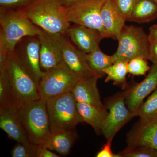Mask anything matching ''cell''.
Listing matches in <instances>:
<instances>
[{
	"mask_svg": "<svg viewBox=\"0 0 157 157\" xmlns=\"http://www.w3.org/2000/svg\"><path fill=\"white\" fill-rule=\"evenodd\" d=\"M42 31L31 22L21 9L0 11V66L13 54L23 38L39 36Z\"/></svg>",
	"mask_w": 157,
	"mask_h": 157,
	"instance_id": "1",
	"label": "cell"
},
{
	"mask_svg": "<svg viewBox=\"0 0 157 157\" xmlns=\"http://www.w3.org/2000/svg\"><path fill=\"white\" fill-rule=\"evenodd\" d=\"M35 25L53 36H66L70 26L67 8L59 0H36L21 9Z\"/></svg>",
	"mask_w": 157,
	"mask_h": 157,
	"instance_id": "2",
	"label": "cell"
},
{
	"mask_svg": "<svg viewBox=\"0 0 157 157\" xmlns=\"http://www.w3.org/2000/svg\"><path fill=\"white\" fill-rule=\"evenodd\" d=\"M17 108L29 140L42 145L51 133L46 101L40 99Z\"/></svg>",
	"mask_w": 157,
	"mask_h": 157,
	"instance_id": "3",
	"label": "cell"
},
{
	"mask_svg": "<svg viewBox=\"0 0 157 157\" xmlns=\"http://www.w3.org/2000/svg\"><path fill=\"white\" fill-rule=\"evenodd\" d=\"M46 101L51 133L75 129L83 122L77 109V102L72 93Z\"/></svg>",
	"mask_w": 157,
	"mask_h": 157,
	"instance_id": "4",
	"label": "cell"
},
{
	"mask_svg": "<svg viewBox=\"0 0 157 157\" xmlns=\"http://www.w3.org/2000/svg\"><path fill=\"white\" fill-rule=\"evenodd\" d=\"M0 67H5L7 71L11 86L13 106L18 108L40 99L39 86L21 67L13 55Z\"/></svg>",
	"mask_w": 157,
	"mask_h": 157,
	"instance_id": "5",
	"label": "cell"
},
{
	"mask_svg": "<svg viewBox=\"0 0 157 157\" xmlns=\"http://www.w3.org/2000/svg\"><path fill=\"white\" fill-rule=\"evenodd\" d=\"M117 41V50L112 55L114 63L118 61L128 63L139 57L148 60L150 43L148 35L142 28L125 25Z\"/></svg>",
	"mask_w": 157,
	"mask_h": 157,
	"instance_id": "6",
	"label": "cell"
},
{
	"mask_svg": "<svg viewBox=\"0 0 157 157\" xmlns=\"http://www.w3.org/2000/svg\"><path fill=\"white\" fill-rule=\"evenodd\" d=\"M81 78L63 61L56 67L44 72L39 85L40 99L46 101L58 96L72 93Z\"/></svg>",
	"mask_w": 157,
	"mask_h": 157,
	"instance_id": "7",
	"label": "cell"
},
{
	"mask_svg": "<svg viewBox=\"0 0 157 157\" xmlns=\"http://www.w3.org/2000/svg\"><path fill=\"white\" fill-rule=\"evenodd\" d=\"M106 0H81L67 8L70 23L99 31L104 38H109L102 22L101 11Z\"/></svg>",
	"mask_w": 157,
	"mask_h": 157,
	"instance_id": "8",
	"label": "cell"
},
{
	"mask_svg": "<svg viewBox=\"0 0 157 157\" xmlns=\"http://www.w3.org/2000/svg\"><path fill=\"white\" fill-rule=\"evenodd\" d=\"M127 90L118 93L107 99L105 107L108 113L102 128V134L105 138L113 139L120 129L133 117L137 113L131 111L125 103Z\"/></svg>",
	"mask_w": 157,
	"mask_h": 157,
	"instance_id": "9",
	"label": "cell"
},
{
	"mask_svg": "<svg viewBox=\"0 0 157 157\" xmlns=\"http://www.w3.org/2000/svg\"><path fill=\"white\" fill-rule=\"evenodd\" d=\"M40 41L38 36L23 38L14 48L13 56L39 86L44 72L40 64Z\"/></svg>",
	"mask_w": 157,
	"mask_h": 157,
	"instance_id": "10",
	"label": "cell"
},
{
	"mask_svg": "<svg viewBox=\"0 0 157 157\" xmlns=\"http://www.w3.org/2000/svg\"><path fill=\"white\" fill-rule=\"evenodd\" d=\"M61 50L63 60L74 73L80 77L95 76L89 65L86 54L82 52L66 36H54Z\"/></svg>",
	"mask_w": 157,
	"mask_h": 157,
	"instance_id": "11",
	"label": "cell"
},
{
	"mask_svg": "<svg viewBox=\"0 0 157 157\" xmlns=\"http://www.w3.org/2000/svg\"><path fill=\"white\" fill-rule=\"evenodd\" d=\"M127 148L147 146L157 151V118L140 120L127 135Z\"/></svg>",
	"mask_w": 157,
	"mask_h": 157,
	"instance_id": "12",
	"label": "cell"
},
{
	"mask_svg": "<svg viewBox=\"0 0 157 157\" xmlns=\"http://www.w3.org/2000/svg\"><path fill=\"white\" fill-rule=\"evenodd\" d=\"M157 88V64L153 63L147 76L135 86L127 90L125 103L133 112L137 113L144 100Z\"/></svg>",
	"mask_w": 157,
	"mask_h": 157,
	"instance_id": "13",
	"label": "cell"
},
{
	"mask_svg": "<svg viewBox=\"0 0 157 157\" xmlns=\"http://www.w3.org/2000/svg\"><path fill=\"white\" fill-rule=\"evenodd\" d=\"M67 36L76 47L86 54L99 48L100 42L104 39L99 31L77 24L70 26Z\"/></svg>",
	"mask_w": 157,
	"mask_h": 157,
	"instance_id": "14",
	"label": "cell"
},
{
	"mask_svg": "<svg viewBox=\"0 0 157 157\" xmlns=\"http://www.w3.org/2000/svg\"><path fill=\"white\" fill-rule=\"evenodd\" d=\"M40 41V64L43 72L54 68L63 61L60 47L53 35L44 31L39 36Z\"/></svg>",
	"mask_w": 157,
	"mask_h": 157,
	"instance_id": "15",
	"label": "cell"
},
{
	"mask_svg": "<svg viewBox=\"0 0 157 157\" xmlns=\"http://www.w3.org/2000/svg\"><path fill=\"white\" fill-rule=\"evenodd\" d=\"M0 128L10 138L17 143L30 142L21 123L17 107L11 106L0 108Z\"/></svg>",
	"mask_w": 157,
	"mask_h": 157,
	"instance_id": "16",
	"label": "cell"
},
{
	"mask_svg": "<svg viewBox=\"0 0 157 157\" xmlns=\"http://www.w3.org/2000/svg\"><path fill=\"white\" fill-rule=\"evenodd\" d=\"M100 77L96 76L82 77L72 91L74 98L78 103L91 104L103 109H106L101 101L97 82Z\"/></svg>",
	"mask_w": 157,
	"mask_h": 157,
	"instance_id": "17",
	"label": "cell"
},
{
	"mask_svg": "<svg viewBox=\"0 0 157 157\" xmlns=\"http://www.w3.org/2000/svg\"><path fill=\"white\" fill-rule=\"evenodd\" d=\"M101 16L109 38L117 40L126 20L120 13L113 0L105 1L101 9Z\"/></svg>",
	"mask_w": 157,
	"mask_h": 157,
	"instance_id": "18",
	"label": "cell"
},
{
	"mask_svg": "<svg viewBox=\"0 0 157 157\" xmlns=\"http://www.w3.org/2000/svg\"><path fill=\"white\" fill-rule=\"evenodd\" d=\"M78 137L75 129L53 132L51 133L40 146L58 153L61 155L67 156L70 152Z\"/></svg>",
	"mask_w": 157,
	"mask_h": 157,
	"instance_id": "19",
	"label": "cell"
},
{
	"mask_svg": "<svg viewBox=\"0 0 157 157\" xmlns=\"http://www.w3.org/2000/svg\"><path fill=\"white\" fill-rule=\"evenodd\" d=\"M76 105L83 121L92 127L98 135L102 134V127L108 113L107 109L86 103L77 102Z\"/></svg>",
	"mask_w": 157,
	"mask_h": 157,
	"instance_id": "20",
	"label": "cell"
},
{
	"mask_svg": "<svg viewBox=\"0 0 157 157\" xmlns=\"http://www.w3.org/2000/svg\"><path fill=\"white\" fill-rule=\"evenodd\" d=\"M157 18V4L154 0H137L128 21L149 22Z\"/></svg>",
	"mask_w": 157,
	"mask_h": 157,
	"instance_id": "21",
	"label": "cell"
},
{
	"mask_svg": "<svg viewBox=\"0 0 157 157\" xmlns=\"http://www.w3.org/2000/svg\"><path fill=\"white\" fill-rule=\"evenodd\" d=\"M86 58L91 70L95 76L100 78L105 76L104 70L114 63L112 56L104 53L100 49L97 48L92 52L86 54Z\"/></svg>",
	"mask_w": 157,
	"mask_h": 157,
	"instance_id": "22",
	"label": "cell"
},
{
	"mask_svg": "<svg viewBox=\"0 0 157 157\" xmlns=\"http://www.w3.org/2000/svg\"><path fill=\"white\" fill-rule=\"evenodd\" d=\"M128 63L126 62H117L104 69L103 71L105 75H107L105 82L113 81L114 85L119 86L123 90L125 89L128 86L126 79L127 74L128 73Z\"/></svg>",
	"mask_w": 157,
	"mask_h": 157,
	"instance_id": "23",
	"label": "cell"
},
{
	"mask_svg": "<svg viewBox=\"0 0 157 157\" xmlns=\"http://www.w3.org/2000/svg\"><path fill=\"white\" fill-rule=\"evenodd\" d=\"M137 116L142 121H148L157 118V88L144 103L140 105Z\"/></svg>",
	"mask_w": 157,
	"mask_h": 157,
	"instance_id": "24",
	"label": "cell"
},
{
	"mask_svg": "<svg viewBox=\"0 0 157 157\" xmlns=\"http://www.w3.org/2000/svg\"><path fill=\"white\" fill-rule=\"evenodd\" d=\"M13 106L10 82L5 67H0V108Z\"/></svg>",
	"mask_w": 157,
	"mask_h": 157,
	"instance_id": "25",
	"label": "cell"
},
{
	"mask_svg": "<svg viewBox=\"0 0 157 157\" xmlns=\"http://www.w3.org/2000/svg\"><path fill=\"white\" fill-rule=\"evenodd\" d=\"M39 146L31 142L17 143L11 151V156L36 157L37 150Z\"/></svg>",
	"mask_w": 157,
	"mask_h": 157,
	"instance_id": "26",
	"label": "cell"
},
{
	"mask_svg": "<svg viewBox=\"0 0 157 157\" xmlns=\"http://www.w3.org/2000/svg\"><path fill=\"white\" fill-rule=\"evenodd\" d=\"M121 157H157L156 150L147 146L127 148L119 153Z\"/></svg>",
	"mask_w": 157,
	"mask_h": 157,
	"instance_id": "27",
	"label": "cell"
},
{
	"mask_svg": "<svg viewBox=\"0 0 157 157\" xmlns=\"http://www.w3.org/2000/svg\"><path fill=\"white\" fill-rule=\"evenodd\" d=\"M150 67L147 59L143 58H136L128 63V72L133 76H144L149 71Z\"/></svg>",
	"mask_w": 157,
	"mask_h": 157,
	"instance_id": "28",
	"label": "cell"
},
{
	"mask_svg": "<svg viewBox=\"0 0 157 157\" xmlns=\"http://www.w3.org/2000/svg\"><path fill=\"white\" fill-rule=\"evenodd\" d=\"M36 1V0H0V11L22 9Z\"/></svg>",
	"mask_w": 157,
	"mask_h": 157,
	"instance_id": "29",
	"label": "cell"
},
{
	"mask_svg": "<svg viewBox=\"0 0 157 157\" xmlns=\"http://www.w3.org/2000/svg\"><path fill=\"white\" fill-rule=\"evenodd\" d=\"M137 0H113L120 13L128 20L136 4Z\"/></svg>",
	"mask_w": 157,
	"mask_h": 157,
	"instance_id": "30",
	"label": "cell"
},
{
	"mask_svg": "<svg viewBox=\"0 0 157 157\" xmlns=\"http://www.w3.org/2000/svg\"><path fill=\"white\" fill-rule=\"evenodd\" d=\"M113 139L107 140L106 144H104L103 148L101 149L96 155L97 157H121L119 154H115L113 152L111 149V142Z\"/></svg>",
	"mask_w": 157,
	"mask_h": 157,
	"instance_id": "31",
	"label": "cell"
},
{
	"mask_svg": "<svg viewBox=\"0 0 157 157\" xmlns=\"http://www.w3.org/2000/svg\"><path fill=\"white\" fill-rule=\"evenodd\" d=\"M58 155L56 153L53 152V151L46 148L39 146L37 149L36 157H59Z\"/></svg>",
	"mask_w": 157,
	"mask_h": 157,
	"instance_id": "32",
	"label": "cell"
},
{
	"mask_svg": "<svg viewBox=\"0 0 157 157\" xmlns=\"http://www.w3.org/2000/svg\"><path fill=\"white\" fill-rule=\"evenodd\" d=\"M148 60L153 63L157 64V42L150 45Z\"/></svg>",
	"mask_w": 157,
	"mask_h": 157,
	"instance_id": "33",
	"label": "cell"
},
{
	"mask_svg": "<svg viewBox=\"0 0 157 157\" xmlns=\"http://www.w3.org/2000/svg\"><path fill=\"white\" fill-rule=\"evenodd\" d=\"M148 36L150 44L157 42V24L153 25L150 27Z\"/></svg>",
	"mask_w": 157,
	"mask_h": 157,
	"instance_id": "34",
	"label": "cell"
},
{
	"mask_svg": "<svg viewBox=\"0 0 157 157\" xmlns=\"http://www.w3.org/2000/svg\"><path fill=\"white\" fill-rule=\"evenodd\" d=\"M80 1L81 0H59L60 2L66 7L71 6Z\"/></svg>",
	"mask_w": 157,
	"mask_h": 157,
	"instance_id": "35",
	"label": "cell"
},
{
	"mask_svg": "<svg viewBox=\"0 0 157 157\" xmlns=\"http://www.w3.org/2000/svg\"><path fill=\"white\" fill-rule=\"evenodd\" d=\"M154 1H155V2H156L157 4V0H154Z\"/></svg>",
	"mask_w": 157,
	"mask_h": 157,
	"instance_id": "36",
	"label": "cell"
}]
</instances>
